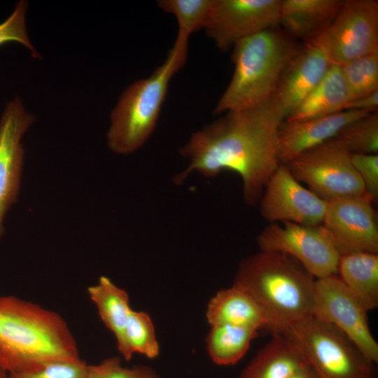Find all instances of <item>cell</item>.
I'll return each mask as SVG.
<instances>
[{
    "mask_svg": "<svg viewBox=\"0 0 378 378\" xmlns=\"http://www.w3.org/2000/svg\"><path fill=\"white\" fill-rule=\"evenodd\" d=\"M272 332L292 343L320 378H377L375 364L346 335L314 316Z\"/></svg>",
    "mask_w": 378,
    "mask_h": 378,
    "instance_id": "8992f818",
    "label": "cell"
},
{
    "mask_svg": "<svg viewBox=\"0 0 378 378\" xmlns=\"http://www.w3.org/2000/svg\"><path fill=\"white\" fill-rule=\"evenodd\" d=\"M330 141L350 154H378L377 111L346 125Z\"/></svg>",
    "mask_w": 378,
    "mask_h": 378,
    "instance_id": "d4e9b609",
    "label": "cell"
},
{
    "mask_svg": "<svg viewBox=\"0 0 378 378\" xmlns=\"http://www.w3.org/2000/svg\"><path fill=\"white\" fill-rule=\"evenodd\" d=\"M338 276L369 312L378 307V254L350 251L340 255Z\"/></svg>",
    "mask_w": 378,
    "mask_h": 378,
    "instance_id": "d6986e66",
    "label": "cell"
},
{
    "mask_svg": "<svg viewBox=\"0 0 378 378\" xmlns=\"http://www.w3.org/2000/svg\"><path fill=\"white\" fill-rule=\"evenodd\" d=\"M86 378H160L151 367L144 365L124 367L118 357H111L97 365H88Z\"/></svg>",
    "mask_w": 378,
    "mask_h": 378,
    "instance_id": "f1b7e54d",
    "label": "cell"
},
{
    "mask_svg": "<svg viewBox=\"0 0 378 378\" xmlns=\"http://www.w3.org/2000/svg\"><path fill=\"white\" fill-rule=\"evenodd\" d=\"M342 0H281L279 26L293 39L310 43L333 21Z\"/></svg>",
    "mask_w": 378,
    "mask_h": 378,
    "instance_id": "e0dca14e",
    "label": "cell"
},
{
    "mask_svg": "<svg viewBox=\"0 0 378 378\" xmlns=\"http://www.w3.org/2000/svg\"><path fill=\"white\" fill-rule=\"evenodd\" d=\"M257 242L260 251L293 257L316 279L337 274L341 253L323 225L272 223L258 234Z\"/></svg>",
    "mask_w": 378,
    "mask_h": 378,
    "instance_id": "9c48e42d",
    "label": "cell"
},
{
    "mask_svg": "<svg viewBox=\"0 0 378 378\" xmlns=\"http://www.w3.org/2000/svg\"><path fill=\"white\" fill-rule=\"evenodd\" d=\"M0 378H10L9 374L0 368Z\"/></svg>",
    "mask_w": 378,
    "mask_h": 378,
    "instance_id": "836d02e7",
    "label": "cell"
},
{
    "mask_svg": "<svg viewBox=\"0 0 378 378\" xmlns=\"http://www.w3.org/2000/svg\"><path fill=\"white\" fill-rule=\"evenodd\" d=\"M27 9V1H18L10 15L0 24V46L6 43L17 42L27 48L34 58L39 59L41 57L32 45L27 34L26 24Z\"/></svg>",
    "mask_w": 378,
    "mask_h": 378,
    "instance_id": "83f0119b",
    "label": "cell"
},
{
    "mask_svg": "<svg viewBox=\"0 0 378 378\" xmlns=\"http://www.w3.org/2000/svg\"><path fill=\"white\" fill-rule=\"evenodd\" d=\"M366 194L328 201L322 225L340 253L365 251L378 254L377 216Z\"/></svg>",
    "mask_w": 378,
    "mask_h": 378,
    "instance_id": "5bb4252c",
    "label": "cell"
},
{
    "mask_svg": "<svg viewBox=\"0 0 378 378\" xmlns=\"http://www.w3.org/2000/svg\"><path fill=\"white\" fill-rule=\"evenodd\" d=\"M213 0H159V8L172 14L178 22V32L190 36L203 29L210 12Z\"/></svg>",
    "mask_w": 378,
    "mask_h": 378,
    "instance_id": "4316f807",
    "label": "cell"
},
{
    "mask_svg": "<svg viewBox=\"0 0 378 378\" xmlns=\"http://www.w3.org/2000/svg\"><path fill=\"white\" fill-rule=\"evenodd\" d=\"M284 164L299 182L327 202L366 194L351 154L330 141L304 151Z\"/></svg>",
    "mask_w": 378,
    "mask_h": 378,
    "instance_id": "ba28073f",
    "label": "cell"
},
{
    "mask_svg": "<svg viewBox=\"0 0 378 378\" xmlns=\"http://www.w3.org/2000/svg\"><path fill=\"white\" fill-rule=\"evenodd\" d=\"M206 317L210 326L227 324L248 327L259 330H270L272 323L255 299L234 284L220 290L209 300Z\"/></svg>",
    "mask_w": 378,
    "mask_h": 378,
    "instance_id": "ac0fdd59",
    "label": "cell"
},
{
    "mask_svg": "<svg viewBox=\"0 0 378 378\" xmlns=\"http://www.w3.org/2000/svg\"><path fill=\"white\" fill-rule=\"evenodd\" d=\"M371 113L344 110L322 117L284 121L278 134L280 163L287 164L304 151L330 141L346 125Z\"/></svg>",
    "mask_w": 378,
    "mask_h": 378,
    "instance_id": "9a60e30c",
    "label": "cell"
},
{
    "mask_svg": "<svg viewBox=\"0 0 378 378\" xmlns=\"http://www.w3.org/2000/svg\"><path fill=\"white\" fill-rule=\"evenodd\" d=\"M259 202L262 216L271 223L309 226L322 225L328 204L304 188L284 164H280L270 178Z\"/></svg>",
    "mask_w": 378,
    "mask_h": 378,
    "instance_id": "7c38bea8",
    "label": "cell"
},
{
    "mask_svg": "<svg viewBox=\"0 0 378 378\" xmlns=\"http://www.w3.org/2000/svg\"><path fill=\"white\" fill-rule=\"evenodd\" d=\"M120 354L126 360H130L134 354L144 355L150 359L159 356L160 345L155 327L146 312L131 309L124 330L123 347Z\"/></svg>",
    "mask_w": 378,
    "mask_h": 378,
    "instance_id": "cb8c5ba5",
    "label": "cell"
},
{
    "mask_svg": "<svg viewBox=\"0 0 378 378\" xmlns=\"http://www.w3.org/2000/svg\"><path fill=\"white\" fill-rule=\"evenodd\" d=\"M315 282L293 257L260 251L240 262L233 284L255 299L270 318L273 331L313 316Z\"/></svg>",
    "mask_w": 378,
    "mask_h": 378,
    "instance_id": "3957f363",
    "label": "cell"
},
{
    "mask_svg": "<svg viewBox=\"0 0 378 378\" xmlns=\"http://www.w3.org/2000/svg\"><path fill=\"white\" fill-rule=\"evenodd\" d=\"M232 48L234 72L214 108L216 114L256 106L271 99L284 69L300 46L277 27L247 37Z\"/></svg>",
    "mask_w": 378,
    "mask_h": 378,
    "instance_id": "277c9868",
    "label": "cell"
},
{
    "mask_svg": "<svg viewBox=\"0 0 378 378\" xmlns=\"http://www.w3.org/2000/svg\"><path fill=\"white\" fill-rule=\"evenodd\" d=\"M346 81L349 101L378 90V52L340 66Z\"/></svg>",
    "mask_w": 378,
    "mask_h": 378,
    "instance_id": "484cf974",
    "label": "cell"
},
{
    "mask_svg": "<svg viewBox=\"0 0 378 378\" xmlns=\"http://www.w3.org/2000/svg\"><path fill=\"white\" fill-rule=\"evenodd\" d=\"M189 36L178 32L164 62L146 78L130 84L111 112L107 146L113 153L128 155L139 149L156 127L172 77L183 67Z\"/></svg>",
    "mask_w": 378,
    "mask_h": 378,
    "instance_id": "5b68a950",
    "label": "cell"
},
{
    "mask_svg": "<svg viewBox=\"0 0 378 378\" xmlns=\"http://www.w3.org/2000/svg\"><path fill=\"white\" fill-rule=\"evenodd\" d=\"M285 119L274 97L256 106L225 113L193 132L180 148L189 162L175 176V183L192 172L211 178L223 171L233 172L241 179L245 202L257 204L281 164L278 134Z\"/></svg>",
    "mask_w": 378,
    "mask_h": 378,
    "instance_id": "6da1fadb",
    "label": "cell"
},
{
    "mask_svg": "<svg viewBox=\"0 0 378 378\" xmlns=\"http://www.w3.org/2000/svg\"><path fill=\"white\" fill-rule=\"evenodd\" d=\"M88 292L106 327L114 335L119 352L123 347L124 330L132 309L127 293L109 278L102 276Z\"/></svg>",
    "mask_w": 378,
    "mask_h": 378,
    "instance_id": "7402d4cb",
    "label": "cell"
},
{
    "mask_svg": "<svg viewBox=\"0 0 378 378\" xmlns=\"http://www.w3.org/2000/svg\"><path fill=\"white\" fill-rule=\"evenodd\" d=\"M378 90L365 97L349 101L344 110L377 111Z\"/></svg>",
    "mask_w": 378,
    "mask_h": 378,
    "instance_id": "1f68e13d",
    "label": "cell"
},
{
    "mask_svg": "<svg viewBox=\"0 0 378 378\" xmlns=\"http://www.w3.org/2000/svg\"><path fill=\"white\" fill-rule=\"evenodd\" d=\"M80 359L70 329L57 313L14 296L0 297V368L8 374L57 360Z\"/></svg>",
    "mask_w": 378,
    "mask_h": 378,
    "instance_id": "7a4b0ae2",
    "label": "cell"
},
{
    "mask_svg": "<svg viewBox=\"0 0 378 378\" xmlns=\"http://www.w3.org/2000/svg\"><path fill=\"white\" fill-rule=\"evenodd\" d=\"M288 378H320V377L315 370L305 362Z\"/></svg>",
    "mask_w": 378,
    "mask_h": 378,
    "instance_id": "d6a6232c",
    "label": "cell"
},
{
    "mask_svg": "<svg viewBox=\"0 0 378 378\" xmlns=\"http://www.w3.org/2000/svg\"><path fill=\"white\" fill-rule=\"evenodd\" d=\"M332 65L378 52V1L346 0L331 24L310 43Z\"/></svg>",
    "mask_w": 378,
    "mask_h": 378,
    "instance_id": "52a82bcc",
    "label": "cell"
},
{
    "mask_svg": "<svg viewBox=\"0 0 378 378\" xmlns=\"http://www.w3.org/2000/svg\"><path fill=\"white\" fill-rule=\"evenodd\" d=\"M351 160L366 193L374 202L378 197V154H351Z\"/></svg>",
    "mask_w": 378,
    "mask_h": 378,
    "instance_id": "4dcf8cb0",
    "label": "cell"
},
{
    "mask_svg": "<svg viewBox=\"0 0 378 378\" xmlns=\"http://www.w3.org/2000/svg\"><path fill=\"white\" fill-rule=\"evenodd\" d=\"M349 102V91L341 68L331 65L320 83L285 121H298L336 113L344 111Z\"/></svg>",
    "mask_w": 378,
    "mask_h": 378,
    "instance_id": "ffe728a7",
    "label": "cell"
},
{
    "mask_svg": "<svg viewBox=\"0 0 378 378\" xmlns=\"http://www.w3.org/2000/svg\"><path fill=\"white\" fill-rule=\"evenodd\" d=\"M272 339L257 353L239 378H288L306 361L285 337L272 332Z\"/></svg>",
    "mask_w": 378,
    "mask_h": 378,
    "instance_id": "44dd1931",
    "label": "cell"
},
{
    "mask_svg": "<svg viewBox=\"0 0 378 378\" xmlns=\"http://www.w3.org/2000/svg\"><path fill=\"white\" fill-rule=\"evenodd\" d=\"M368 312L337 274L316 279L313 316L340 330L377 364L378 344L371 332Z\"/></svg>",
    "mask_w": 378,
    "mask_h": 378,
    "instance_id": "30bf717a",
    "label": "cell"
},
{
    "mask_svg": "<svg viewBox=\"0 0 378 378\" xmlns=\"http://www.w3.org/2000/svg\"><path fill=\"white\" fill-rule=\"evenodd\" d=\"M258 330L227 324L211 326L206 338V350L218 365H235L247 353Z\"/></svg>",
    "mask_w": 378,
    "mask_h": 378,
    "instance_id": "603a6c76",
    "label": "cell"
},
{
    "mask_svg": "<svg viewBox=\"0 0 378 378\" xmlns=\"http://www.w3.org/2000/svg\"><path fill=\"white\" fill-rule=\"evenodd\" d=\"M88 365L80 359L57 360L36 370L9 374L10 378H86Z\"/></svg>",
    "mask_w": 378,
    "mask_h": 378,
    "instance_id": "f546056e",
    "label": "cell"
},
{
    "mask_svg": "<svg viewBox=\"0 0 378 378\" xmlns=\"http://www.w3.org/2000/svg\"><path fill=\"white\" fill-rule=\"evenodd\" d=\"M35 119L18 97L6 104L0 118V239L6 214L18 200L20 190L24 158L22 139Z\"/></svg>",
    "mask_w": 378,
    "mask_h": 378,
    "instance_id": "4fadbf2b",
    "label": "cell"
},
{
    "mask_svg": "<svg viewBox=\"0 0 378 378\" xmlns=\"http://www.w3.org/2000/svg\"><path fill=\"white\" fill-rule=\"evenodd\" d=\"M281 0H213L203 29L222 51L279 26Z\"/></svg>",
    "mask_w": 378,
    "mask_h": 378,
    "instance_id": "8fae6325",
    "label": "cell"
},
{
    "mask_svg": "<svg viewBox=\"0 0 378 378\" xmlns=\"http://www.w3.org/2000/svg\"><path fill=\"white\" fill-rule=\"evenodd\" d=\"M331 65L318 47L311 43L300 47L284 69L274 95L286 118L320 83Z\"/></svg>",
    "mask_w": 378,
    "mask_h": 378,
    "instance_id": "2e32d148",
    "label": "cell"
}]
</instances>
